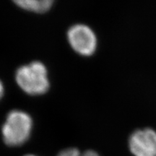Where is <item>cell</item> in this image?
Segmentation results:
<instances>
[{
    "label": "cell",
    "mask_w": 156,
    "mask_h": 156,
    "mask_svg": "<svg viewBox=\"0 0 156 156\" xmlns=\"http://www.w3.org/2000/svg\"><path fill=\"white\" fill-rule=\"evenodd\" d=\"M15 78L19 86L29 95L44 94L49 88L47 70L40 62H34L20 67Z\"/></svg>",
    "instance_id": "6da1fadb"
},
{
    "label": "cell",
    "mask_w": 156,
    "mask_h": 156,
    "mask_svg": "<svg viewBox=\"0 0 156 156\" xmlns=\"http://www.w3.org/2000/svg\"><path fill=\"white\" fill-rule=\"evenodd\" d=\"M32 126L33 121L28 114L22 111H12L2 129L4 141L12 147L23 145L28 140Z\"/></svg>",
    "instance_id": "7a4b0ae2"
},
{
    "label": "cell",
    "mask_w": 156,
    "mask_h": 156,
    "mask_svg": "<svg viewBox=\"0 0 156 156\" xmlns=\"http://www.w3.org/2000/svg\"><path fill=\"white\" fill-rule=\"evenodd\" d=\"M67 38L72 48L81 55L91 56L96 49V37L87 25H73L68 30Z\"/></svg>",
    "instance_id": "3957f363"
},
{
    "label": "cell",
    "mask_w": 156,
    "mask_h": 156,
    "mask_svg": "<svg viewBox=\"0 0 156 156\" xmlns=\"http://www.w3.org/2000/svg\"><path fill=\"white\" fill-rule=\"evenodd\" d=\"M129 147L134 156H156V132L151 128L136 130L129 136Z\"/></svg>",
    "instance_id": "277c9868"
},
{
    "label": "cell",
    "mask_w": 156,
    "mask_h": 156,
    "mask_svg": "<svg viewBox=\"0 0 156 156\" xmlns=\"http://www.w3.org/2000/svg\"><path fill=\"white\" fill-rule=\"evenodd\" d=\"M12 2L25 10L44 13L49 10L54 0H12Z\"/></svg>",
    "instance_id": "5b68a950"
},
{
    "label": "cell",
    "mask_w": 156,
    "mask_h": 156,
    "mask_svg": "<svg viewBox=\"0 0 156 156\" xmlns=\"http://www.w3.org/2000/svg\"><path fill=\"white\" fill-rule=\"evenodd\" d=\"M57 156H99L98 154L93 151H87L81 153L76 148H68L60 152Z\"/></svg>",
    "instance_id": "8992f818"
},
{
    "label": "cell",
    "mask_w": 156,
    "mask_h": 156,
    "mask_svg": "<svg viewBox=\"0 0 156 156\" xmlns=\"http://www.w3.org/2000/svg\"><path fill=\"white\" fill-rule=\"evenodd\" d=\"M3 94H4V87H3L2 83V82L0 81V99L2 98Z\"/></svg>",
    "instance_id": "52a82bcc"
},
{
    "label": "cell",
    "mask_w": 156,
    "mask_h": 156,
    "mask_svg": "<svg viewBox=\"0 0 156 156\" xmlns=\"http://www.w3.org/2000/svg\"><path fill=\"white\" fill-rule=\"evenodd\" d=\"M24 156H36V155H24Z\"/></svg>",
    "instance_id": "ba28073f"
}]
</instances>
